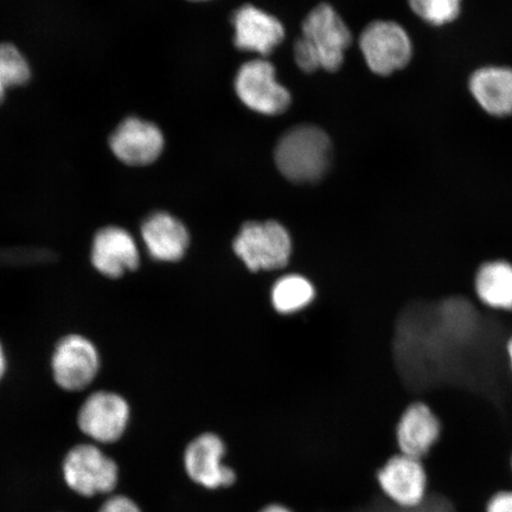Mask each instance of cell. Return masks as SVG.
<instances>
[{
	"mask_svg": "<svg viewBox=\"0 0 512 512\" xmlns=\"http://www.w3.org/2000/svg\"><path fill=\"white\" fill-rule=\"evenodd\" d=\"M351 41V32L336 10L328 4H320L305 18L303 36L294 46V57L306 73L320 68L336 72L342 67Z\"/></svg>",
	"mask_w": 512,
	"mask_h": 512,
	"instance_id": "obj_1",
	"label": "cell"
},
{
	"mask_svg": "<svg viewBox=\"0 0 512 512\" xmlns=\"http://www.w3.org/2000/svg\"><path fill=\"white\" fill-rule=\"evenodd\" d=\"M331 143L316 126L292 128L279 140L275 163L287 179L296 183L319 181L329 168Z\"/></svg>",
	"mask_w": 512,
	"mask_h": 512,
	"instance_id": "obj_2",
	"label": "cell"
},
{
	"mask_svg": "<svg viewBox=\"0 0 512 512\" xmlns=\"http://www.w3.org/2000/svg\"><path fill=\"white\" fill-rule=\"evenodd\" d=\"M233 248L252 272L279 270L291 258L292 240L278 222H248L236 236Z\"/></svg>",
	"mask_w": 512,
	"mask_h": 512,
	"instance_id": "obj_3",
	"label": "cell"
},
{
	"mask_svg": "<svg viewBox=\"0 0 512 512\" xmlns=\"http://www.w3.org/2000/svg\"><path fill=\"white\" fill-rule=\"evenodd\" d=\"M380 492L393 507L413 510L425 503L430 478L424 460L395 453L376 472Z\"/></svg>",
	"mask_w": 512,
	"mask_h": 512,
	"instance_id": "obj_4",
	"label": "cell"
},
{
	"mask_svg": "<svg viewBox=\"0 0 512 512\" xmlns=\"http://www.w3.org/2000/svg\"><path fill=\"white\" fill-rule=\"evenodd\" d=\"M360 48L371 72L389 76L411 63L414 46L401 24L375 21L367 25L360 37Z\"/></svg>",
	"mask_w": 512,
	"mask_h": 512,
	"instance_id": "obj_5",
	"label": "cell"
},
{
	"mask_svg": "<svg viewBox=\"0 0 512 512\" xmlns=\"http://www.w3.org/2000/svg\"><path fill=\"white\" fill-rule=\"evenodd\" d=\"M63 472L70 488L87 497L112 492L119 480L117 463L93 445L74 447L64 460Z\"/></svg>",
	"mask_w": 512,
	"mask_h": 512,
	"instance_id": "obj_6",
	"label": "cell"
},
{
	"mask_svg": "<svg viewBox=\"0 0 512 512\" xmlns=\"http://www.w3.org/2000/svg\"><path fill=\"white\" fill-rule=\"evenodd\" d=\"M100 369V355L92 341L81 335L60 339L51 358V370L57 386L67 392H79L91 384Z\"/></svg>",
	"mask_w": 512,
	"mask_h": 512,
	"instance_id": "obj_7",
	"label": "cell"
},
{
	"mask_svg": "<svg viewBox=\"0 0 512 512\" xmlns=\"http://www.w3.org/2000/svg\"><path fill=\"white\" fill-rule=\"evenodd\" d=\"M235 89L243 104L261 114L278 115L291 104V94L275 79L273 64L266 60L243 64Z\"/></svg>",
	"mask_w": 512,
	"mask_h": 512,
	"instance_id": "obj_8",
	"label": "cell"
},
{
	"mask_svg": "<svg viewBox=\"0 0 512 512\" xmlns=\"http://www.w3.org/2000/svg\"><path fill=\"white\" fill-rule=\"evenodd\" d=\"M227 446L220 435L207 432L198 435L185 448V472L204 489L217 490L233 485L236 475L232 467L224 463Z\"/></svg>",
	"mask_w": 512,
	"mask_h": 512,
	"instance_id": "obj_9",
	"label": "cell"
},
{
	"mask_svg": "<svg viewBox=\"0 0 512 512\" xmlns=\"http://www.w3.org/2000/svg\"><path fill=\"white\" fill-rule=\"evenodd\" d=\"M131 418L128 402L112 392H96L83 403L79 412L81 431L99 441L112 444L123 437Z\"/></svg>",
	"mask_w": 512,
	"mask_h": 512,
	"instance_id": "obj_10",
	"label": "cell"
},
{
	"mask_svg": "<svg viewBox=\"0 0 512 512\" xmlns=\"http://www.w3.org/2000/svg\"><path fill=\"white\" fill-rule=\"evenodd\" d=\"M443 424L433 409L422 401L405 408L395 426V444L405 456L424 460L440 443Z\"/></svg>",
	"mask_w": 512,
	"mask_h": 512,
	"instance_id": "obj_11",
	"label": "cell"
},
{
	"mask_svg": "<svg viewBox=\"0 0 512 512\" xmlns=\"http://www.w3.org/2000/svg\"><path fill=\"white\" fill-rule=\"evenodd\" d=\"M110 147L121 163L146 166L155 163L162 155L164 137L162 131L150 121L130 117L115 128Z\"/></svg>",
	"mask_w": 512,
	"mask_h": 512,
	"instance_id": "obj_12",
	"label": "cell"
},
{
	"mask_svg": "<svg viewBox=\"0 0 512 512\" xmlns=\"http://www.w3.org/2000/svg\"><path fill=\"white\" fill-rule=\"evenodd\" d=\"M91 260L95 270L105 277H123L126 272L136 271L139 266L137 242L124 228H101L93 239Z\"/></svg>",
	"mask_w": 512,
	"mask_h": 512,
	"instance_id": "obj_13",
	"label": "cell"
},
{
	"mask_svg": "<svg viewBox=\"0 0 512 512\" xmlns=\"http://www.w3.org/2000/svg\"><path fill=\"white\" fill-rule=\"evenodd\" d=\"M236 48L268 56L284 40L285 30L277 18L252 5L242 6L232 18Z\"/></svg>",
	"mask_w": 512,
	"mask_h": 512,
	"instance_id": "obj_14",
	"label": "cell"
},
{
	"mask_svg": "<svg viewBox=\"0 0 512 512\" xmlns=\"http://www.w3.org/2000/svg\"><path fill=\"white\" fill-rule=\"evenodd\" d=\"M469 91L478 106L495 118L512 115V68L484 66L470 75Z\"/></svg>",
	"mask_w": 512,
	"mask_h": 512,
	"instance_id": "obj_15",
	"label": "cell"
},
{
	"mask_svg": "<svg viewBox=\"0 0 512 512\" xmlns=\"http://www.w3.org/2000/svg\"><path fill=\"white\" fill-rule=\"evenodd\" d=\"M142 238L152 258L163 262L181 260L190 241L187 227L164 211L147 217L142 226Z\"/></svg>",
	"mask_w": 512,
	"mask_h": 512,
	"instance_id": "obj_16",
	"label": "cell"
},
{
	"mask_svg": "<svg viewBox=\"0 0 512 512\" xmlns=\"http://www.w3.org/2000/svg\"><path fill=\"white\" fill-rule=\"evenodd\" d=\"M479 303L492 311L512 312V265L508 261H486L475 277Z\"/></svg>",
	"mask_w": 512,
	"mask_h": 512,
	"instance_id": "obj_17",
	"label": "cell"
},
{
	"mask_svg": "<svg viewBox=\"0 0 512 512\" xmlns=\"http://www.w3.org/2000/svg\"><path fill=\"white\" fill-rule=\"evenodd\" d=\"M315 299V287L298 274H290L275 283L272 304L279 313H294L303 310Z\"/></svg>",
	"mask_w": 512,
	"mask_h": 512,
	"instance_id": "obj_18",
	"label": "cell"
},
{
	"mask_svg": "<svg viewBox=\"0 0 512 512\" xmlns=\"http://www.w3.org/2000/svg\"><path fill=\"white\" fill-rule=\"evenodd\" d=\"M31 78L30 64L14 44L0 43V105L9 89L23 86Z\"/></svg>",
	"mask_w": 512,
	"mask_h": 512,
	"instance_id": "obj_19",
	"label": "cell"
},
{
	"mask_svg": "<svg viewBox=\"0 0 512 512\" xmlns=\"http://www.w3.org/2000/svg\"><path fill=\"white\" fill-rule=\"evenodd\" d=\"M464 0H408L409 8L431 27L441 28L456 22L463 11Z\"/></svg>",
	"mask_w": 512,
	"mask_h": 512,
	"instance_id": "obj_20",
	"label": "cell"
},
{
	"mask_svg": "<svg viewBox=\"0 0 512 512\" xmlns=\"http://www.w3.org/2000/svg\"><path fill=\"white\" fill-rule=\"evenodd\" d=\"M485 512H512V490H499L485 504Z\"/></svg>",
	"mask_w": 512,
	"mask_h": 512,
	"instance_id": "obj_21",
	"label": "cell"
},
{
	"mask_svg": "<svg viewBox=\"0 0 512 512\" xmlns=\"http://www.w3.org/2000/svg\"><path fill=\"white\" fill-rule=\"evenodd\" d=\"M100 512H143L132 498L124 495L114 496L104 504Z\"/></svg>",
	"mask_w": 512,
	"mask_h": 512,
	"instance_id": "obj_22",
	"label": "cell"
},
{
	"mask_svg": "<svg viewBox=\"0 0 512 512\" xmlns=\"http://www.w3.org/2000/svg\"><path fill=\"white\" fill-rule=\"evenodd\" d=\"M6 373V356L2 343H0V381Z\"/></svg>",
	"mask_w": 512,
	"mask_h": 512,
	"instance_id": "obj_23",
	"label": "cell"
},
{
	"mask_svg": "<svg viewBox=\"0 0 512 512\" xmlns=\"http://www.w3.org/2000/svg\"><path fill=\"white\" fill-rule=\"evenodd\" d=\"M260 512H292V511L283 507V505L272 504V505H268V507H266L265 509H262Z\"/></svg>",
	"mask_w": 512,
	"mask_h": 512,
	"instance_id": "obj_24",
	"label": "cell"
},
{
	"mask_svg": "<svg viewBox=\"0 0 512 512\" xmlns=\"http://www.w3.org/2000/svg\"><path fill=\"white\" fill-rule=\"evenodd\" d=\"M505 352H507L509 367L512 374V335L508 339L507 345H505Z\"/></svg>",
	"mask_w": 512,
	"mask_h": 512,
	"instance_id": "obj_25",
	"label": "cell"
},
{
	"mask_svg": "<svg viewBox=\"0 0 512 512\" xmlns=\"http://www.w3.org/2000/svg\"><path fill=\"white\" fill-rule=\"evenodd\" d=\"M191 2H207V0H191Z\"/></svg>",
	"mask_w": 512,
	"mask_h": 512,
	"instance_id": "obj_26",
	"label": "cell"
},
{
	"mask_svg": "<svg viewBox=\"0 0 512 512\" xmlns=\"http://www.w3.org/2000/svg\"><path fill=\"white\" fill-rule=\"evenodd\" d=\"M510 466H511V471H512V451H511V454H510Z\"/></svg>",
	"mask_w": 512,
	"mask_h": 512,
	"instance_id": "obj_27",
	"label": "cell"
},
{
	"mask_svg": "<svg viewBox=\"0 0 512 512\" xmlns=\"http://www.w3.org/2000/svg\"><path fill=\"white\" fill-rule=\"evenodd\" d=\"M233 485H234V484H233ZM234 486H235V485H234ZM235 488H236V486H235ZM236 489H238V488H236ZM238 490H239V489H238ZM239 491H240V490H239ZM240 492H241V491H240ZM241 494H242V492H241ZM242 495H243V494H242ZM243 496H245V495H243ZM245 497H246V496H245ZM246 498H247V497H246ZM247 499H248V498H247ZM248 501H249V499H248ZM249 502H251V501H249ZM251 503H252V502H251ZM252 504H253V503H252ZM253 505H254V504H253ZM254 507H255V505H254ZM255 508H256V507H255ZM256 509H258V508H256ZM258 510H259V509H258Z\"/></svg>",
	"mask_w": 512,
	"mask_h": 512,
	"instance_id": "obj_28",
	"label": "cell"
},
{
	"mask_svg": "<svg viewBox=\"0 0 512 512\" xmlns=\"http://www.w3.org/2000/svg\"><path fill=\"white\" fill-rule=\"evenodd\" d=\"M236 488H238V486H236ZM239 489V488H238ZM240 490V489H239ZM241 491V490H240ZM247 496V495H246ZM248 497V496H247ZM249 498V497H248ZM252 501V499H251ZM253 502V501H252ZM254 503V502H253ZM255 504V503H254ZM256 505V504H255ZM256 507H258V505H256ZM259 508V507H258ZM260 509V508H259ZM261 510V509H260Z\"/></svg>",
	"mask_w": 512,
	"mask_h": 512,
	"instance_id": "obj_29",
	"label": "cell"
}]
</instances>
